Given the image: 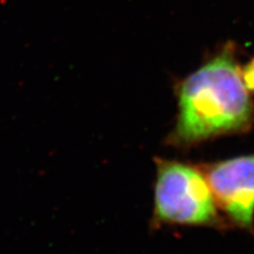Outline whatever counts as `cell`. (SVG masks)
<instances>
[{"label": "cell", "mask_w": 254, "mask_h": 254, "mask_svg": "<svg viewBox=\"0 0 254 254\" xmlns=\"http://www.w3.org/2000/svg\"><path fill=\"white\" fill-rule=\"evenodd\" d=\"M242 74L247 88L254 94V57L242 67Z\"/></svg>", "instance_id": "4"}, {"label": "cell", "mask_w": 254, "mask_h": 254, "mask_svg": "<svg viewBox=\"0 0 254 254\" xmlns=\"http://www.w3.org/2000/svg\"><path fill=\"white\" fill-rule=\"evenodd\" d=\"M199 165L230 227L254 236V153Z\"/></svg>", "instance_id": "3"}, {"label": "cell", "mask_w": 254, "mask_h": 254, "mask_svg": "<svg viewBox=\"0 0 254 254\" xmlns=\"http://www.w3.org/2000/svg\"><path fill=\"white\" fill-rule=\"evenodd\" d=\"M177 115L165 145L194 148L254 127V100L246 86L234 44L227 43L175 85Z\"/></svg>", "instance_id": "1"}, {"label": "cell", "mask_w": 254, "mask_h": 254, "mask_svg": "<svg viewBox=\"0 0 254 254\" xmlns=\"http://www.w3.org/2000/svg\"><path fill=\"white\" fill-rule=\"evenodd\" d=\"M156 179L150 229L165 226L229 228L199 163L155 157Z\"/></svg>", "instance_id": "2"}]
</instances>
